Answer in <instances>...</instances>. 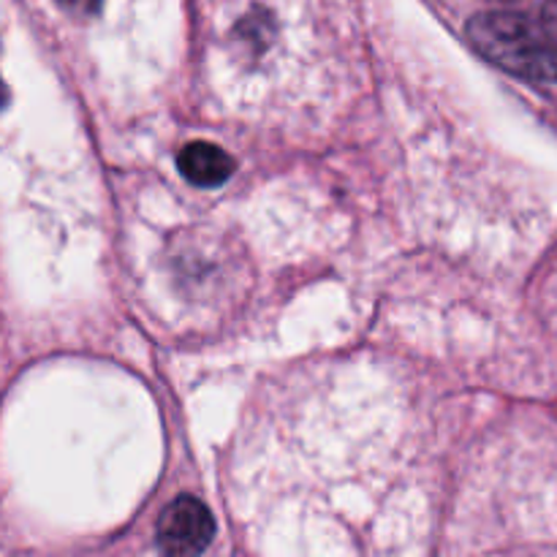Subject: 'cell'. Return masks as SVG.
Instances as JSON below:
<instances>
[{
    "instance_id": "obj_6",
    "label": "cell",
    "mask_w": 557,
    "mask_h": 557,
    "mask_svg": "<svg viewBox=\"0 0 557 557\" xmlns=\"http://www.w3.org/2000/svg\"><path fill=\"white\" fill-rule=\"evenodd\" d=\"M506 3H517V0H506Z\"/></svg>"
},
{
    "instance_id": "obj_1",
    "label": "cell",
    "mask_w": 557,
    "mask_h": 557,
    "mask_svg": "<svg viewBox=\"0 0 557 557\" xmlns=\"http://www.w3.org/2000/svg\"><path fill=\"white\" fill-rule=\"evenodd\" d=\"M468 38L473 47L531 85H557V14L531 20L525 14L490 11L468 22Z\"/></svg>"
},
{
    "instance_id": "obj_3",
    "label": "cell",
    "mask_w": 557,
    "mask_h": 557,
    "mask_svg": "<svg viewBox=\"0 0 557 557\" xmlns=\"http://www.w3.org/2000/svg\"><path fill=\"white\" fill-rule=\"evenodd\" d=\"M177 169L196 188H218L234 172V161L226 150L210 141H190L180 150Z\"/></svg>"
},
{
    "instance_id": "obj_4",
    "label": "cell",
    "mask_w": 557,
    "mask_h": 557,
    "mask_svg": "<svg viewBox=\"0 0 557 557\" xmlns=\"http://www.w3.org/2000/svg\"><path fill=\"white\" fill-rule=\"evenodd\" d=\"M60 5H63L65 11H71V14H79V16H92L101 11L103 0H58Z\"/></svg>"
},
{
    "instance_id": "obj_2",
    "label": "cell",
    "mask_w": 557,
    "mask_h": 557,
    "mask_svg": "<svg viewBox=\"0 0 557 557\" xmlns=\"http://www.w3.org/2000/svg\"><path fill=\"white\" fill-rule=\"evenodd\" d=\"M215 536L210 509L196 498H177L163 509L158 520V544L169 555L205 553Z\"/></svg>"
},
{
    "instance_id": "obj_5",
    "label": "cell",
    "mask_w": 557,
    "mask_h": 557,
    "mask_svg": "<svg viewBox=\"0 0 557 557\" xmlns=\"http://www.w3.org/2000/svg\"><path fill=\"white\" fill-rule=\"evenodd\" d=\"M5 101H9V90H5L3 79H0V109H3V107H5Z\"/></svg>"
}]
</instances>
